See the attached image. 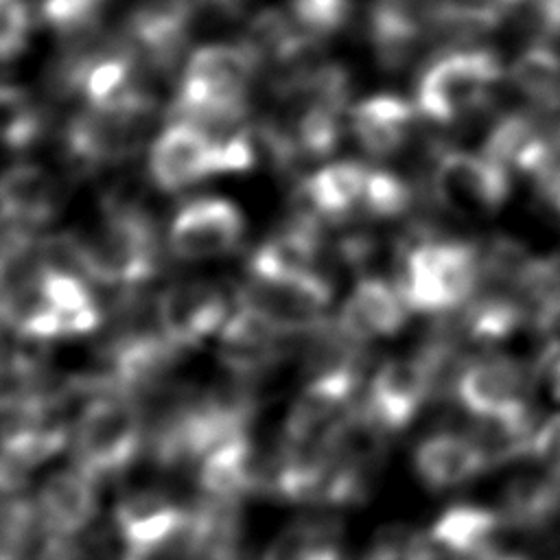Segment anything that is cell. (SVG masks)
<instances>
[{"label":"cell","instance_id":"6da1fadb","mask_svg":"<svg viewBox=\"0 0 560 560\" xmlns=\"http://www.w3.org/2000/svg\"><path fill=\"white\" fill-rule=\"evenodd\" d=\"M392 282L409 311L453 313L477 293L481 256L466 241L400 236L396 241Z\"/></svg>","mask_w":560,"mask_h":560},{"label":"cell","instance_id":"7a4b0ae2","mask_svg":"<svg viewBox=\"0 0 560 560\" xmlns=\"http://www.w3.org/2000/svg\"><path fill=\"white\" fill-rule=\"evenodd\" d=\"M155 118L158 98L147 94L109 105L85 103L68 120L63 153L79 173L122 164L140 153Z\"/></svg>","mask_w":560,"mask_h":560},{"label":"cell","instance_id":"3957f363","mask_svg":"<svg viewBox=\"0 0 560 560\" xmlns=\"http://www.w3.org/2000/svg\"><path fill=\"white\" fill-rule=\"evenodd\" d=\"M85 243L88 280L103 287L133 289L153 278L164 260L155 217L147 210L103 214Z\"/></svg>","mask_w":560,"mask_h":560},{"label":"cell","instance_id":"277c9868","mask_svg":"<svg viewBox=\"0 0 560 560\" xmlns=\"http://www.w3.org/2000/svg\"><path fill=\"white\" fill-rule=\"evenodd\" d=\"M147 442L138 402L120 392L92 396L70 433L72 459L94 481L122 472Z\"/></svg>","mask_w":560,"mask_h":560},{"label":"cell","instance_id":"5b68a950","mask_svg":"<svg viewBox=\"0 0 560 560\" xmlns=\"http://www.w3.org/2000/svg\"><path fill=\"white\" fill-rule=\"evenodd\" d=\"M501 74V61L486 48L448 50L422 70L416 107L429 120L457 122L488 105Z\"/></svg>","mask_w":560,"mask_h":560},{"label":"cell","instance_id":"8992f818","mask_svg":"<svg viewBox=\"0 0 560 560\" xmlns=\"http://www.w3.org/2000/svg\"><path fill=\"white\" fill-rule=\"evenodd\" d=\"M332 282L324 273H252L236 291V306L252 308L284 335L300 337L328 322Z\"/></svg>","mask_w":560,"mask_h":560},{"label":"cell","instance_id":"52a82bcc","mask_svg":"<svg viewBox=\"0 0 560 560\" xmlns=\"http://www.w3.org/2000/svg\"><path fill=\"white\" fill-rule=\"evenodd\" d=\"M429 199L459 219L497 212L510 195V171L486 153L442 151L427 179Z\"/></svg>","mask_w":560,"mask_h":560},{"label":"cell","instance_id":"ba28073f","mask_svg":"<svg viewBox=\"0 0 560 560\" xmlns=\"http://www.w3.org/2000/svg\"><path fill=\"white\" fill-rule=\"evenodd\" d=\"M260 68L258 59L241 42L199 46L184 63L171 103L203 105L247 101L249 88Z\"/></svg>","mask_w":560,"mask_h":560},{"label":"cell","instance_id":"9c48e42d","mask_svg":"<svg viewBox=\"0 0 560 560\" xmlns=\"http://www.w3.org/2000/svg\"><path fill=\"white\" fill-rule=\"evenodd\" d=\"M245 236V217L228 199L201 197L184 203L166 234V249L188 262L234 252Z\"/></svg>","mask_w":560,"mask_h":560},{"label":"cell","instance_id":"30bf717a","mask_svg":"<svg viewBox=\"0 0 560 560\" xmlns=\"http://www.w3.org/2000/svg\"><path fill=\"white\" fill-rule=\"evenodd\" d=\"M363 372H328L306 378L282 422L287 444H328L352 409Z\"/></svg>","mask_w":560,"mask_h":560},{"label":"cell","instance_id":"8fae6325","mask_svg":"<svg viewBox=\"0 0 560 560\" xmlns=\"http://www.w3.org/2000/svg\"><path fill=\"white\" fill-rule=\"evenodd\" d=\"M158 324L177 348L188 350L219 335L230 317L225 291L210 280H182L158 295Z\"/></svg>","mask_w":560,"mask_h":560},{"label":"cell","instance_id":"7c38bea8","mask_svg":"<svg viewBox=\"0 0 560 560\" xmlns=\"http://www.w3.org/2000/svg\"><path fill=\"white\" fill-rule=\"evenodd\" d=\"M433 396L429 370L418 352L385 359L372 374L365 411L387 433L402 431Z\"/></svg>","mask_w":560,"mask_h":560},{"label":"cell","instance_id":"4fadbf2b","mask_svg":"<svg viewBox=\"0 0 560 560\" xmlns=\"http://www.w3.org/2000/svg\"><path fill=\"white\" fill-rule=\"evenodd\" d=\"M287 339L291 335H284L260 313L236 306L219 330L217 359L232 378L252 381L282 361Z\"/></svg>","mask_w":560,"mask_h":560},{"label":"cell","instance_id":"5bb4252c","mask_svg":"<svg viewBox=\"0 0 560 560\" xmlns=\"http://www.w3.org/2000/svg\"><path fill=\"white\" fill-rule=\"evenodd\" d=\"M409 313L407 302L392 280L363 276L343 300L335 324L348 339L365 346L400 332Z\"/></svg>","mask_w":560,"mask_h":560},{"label":"cell","instance_id":"9a60e30c","mask_svg":"<svg viewBox=\"0 0 560 560\" xmlns=\"http://www.w3.org/2000/svg\"><path fill=\"white\" fill-rule=\"evenodd\" d=\"M219 173L210 140L186 122H168L149 149V177L166 190H184Z\"/></svg>","mask_w":560,"mask_h":560},{"label":"cell","instance_id":"2e32d148","mask_svg":"<svg viewBox=\"0 0 560 560\" xmlns=\"http://www.w3.org/2000/svg\"><path fill=\"white\" fill-rule=\"evenodd\" d=\"M267 472L269 459L243 433L221 442L197 464V483L206 497L241 503L243 497L267 490Z\"/></svg>","mask_w":560,"mask_h":560},{"label":"cell","instance_id":"e0dca14e","mask_svg":"<svg viewBox=\"0 0 560 560\" xmlns=\"http://www.w3.org/2000/svg\"><path fill=\"white\" fill-rule=\"evenodd\" d=\"M418 107L396 94H374L348 112L350 131L370 158H394L411 142L418 127Z\"/></svg>","mask_w":560,"mask_h":560},{"label":"cell","instance_id":"ac0fdd59","mask_svg":"<svg viewBox=\"0 0 560 560\" xmlns=\"http://www.w3.org/2000/svg\"><path fill=\"white\" fill-rule=\"evenodd\" d=\"M525 389L527 374L518 361L488 357L466 363L453 392L472 418H486L527 402Z\"/></svg>","mask_w":560,"mask_h":560},{"label":"cell","instance_id":"d6986e66","mask_svg":"<svg viewBox=\"0 0 560 560\" xmlns=\"http://www.w3.org/2000/svg\"><path fill=\"white\" fill-rule=\"evenodd\" d=\"M413 470L431 490L459 488L488 470V462L470 435L433 433L413 448Z\"/></svg>","mask_w":560,"mask_h":560},{"label":"cell","instance_id":"ffe728a7","mask_svg":"<svg viewBox=\"0 0 560 560\" xmlns=\"http://www.w3.org/2000/svg\"><path fill=\"white\" fill-rule=\"evenodd\" d=\"M96 481L83 470L63 468L44 479L37 492V508L50 534H77L98 514Z\"/></svg>","mask_w":560,"mask_h":560},{"label":"cell","instance_id":"44dd1931","mask_svg":"<svg viewBox=\"0 0 560 560\" xmlns=\"http://www.w3.org/2000/svg\"><path fill=\"white\" fill-rule=\"evenodd\" d=\"M2 221L31 230L48 223L63 206L59 179L37 164H15L2 177Z\"/></svg>","mask_w":560,"mask_h":560},{"label":"cell","instance_id":"7402d4cb","mask_svg":"<svg viewBox=\"0 0 560 560\" xmlns=\"http://www.w3.org/2000/svg\"><path fill=\"white\" fill-rule=\"evenodd\" d=\"M501 523V512L459 503L446 508L435 518L429 536L438 551L451 560H490Z\"/></svg>","mask_w":560,"mask_h":560},{"label":"cell","instance_id":"603a6c76","mask_svg":"<svg viewBox=\"0 0 560 560\" xmlns=\"http://www.w3.org/2000/svg\"><path fill=\"white\" fill-rule=\"evenodd\" d=\"M68 440L70 431L55 420L2 438L0 483L4 494H18L31 479L33 470L52 459Z\"/></svg>","mask_w":560,"mask_h":560},{"label":"cell","instance_id":"cb8c5ba5","mask_svg":"<svg viewBox=\"0 0 560 560\" xmlns=\"http://www.w3.org/2000/svg\"><path fill=\"white\" fill-rule=\"evenodd\" d=\"M560 512V477L518 475L514 477L501 499L503 523L514 527H540Z\"/></svg>","mask_w":560,"mask_h":560},{"label":"cell","instance_id":"d4e9b609","mask_svg":"<svg viewBox=\"0 0 560 560\" xmlns=\"http://www.w3.org/2000/svg\"><path fill=\"white\" fill-rule=\"evenodd\" d=\"M48 538L37 501L18 494L4 501L0 560H44Z\"/></svg>","mask_w":560,"mask_h":560},{"label":"cell","instance_id":"484cf974","mask_svg":"<svg viewBox=\"0 0 560 560\" xmlns=\"http://www.w3.org/2000/svg\"><path fill=\"white\" fill-rule=\"evenodd\" d=\"M512 83L516 90L545 112L560 109V52L549 46H532L523 50L512 68Z\"/></svg>","mask_w":560,"mask_h":560},{"label":"cell","instance_id":"4316f807","mask_svg":"<svg viewBox=\"0 0 560 560\" xmlns=\"http://www.w3.org/2000/svg\"><path fill=\"white\" fill-rule=\"evenodd\" d=\"M262 560H343V553L330 523L300 521L282 529L267 545Z\"/></svg>","mask_w":560,"mask_h":560},{"label":"cell","instance_id":"83f0119b","mask_svg":"<svg viewBox=\"0 0 560 560\" xmlns=\"http://www.w3.org/2000/svg\"><path fill=\"white\" fill-rule=\"evenodd\" d=\"M521 0H438L431 37L462 39L492 28Z\"/></svg>","mask_w":560,"mask_h":560},{"label":"cell","instance_id":"f1b7e54d","mask_svg":"<svg viewBox=\"0 0 560 560\" xmlns=\"http://www.w3.org/2000/svg\"><path fill=\"white\" fill-rule=\"evenodd\" d=\"M0 116H2L4 144L11 151H24L33 147L44 133V125H46L44 109L20 85L7 83L2 88Z\"/></svg>","mask_w":560,"mask_h":560},{"label":"cell","instance_id":"f546056e","mask_svg":"<svg viewBox=\"0 0 560 560\" xmlns=\"http://www.w3.org/2000/svg\"><path fill=\"white\" fill-rule=\"evenodd\" d=\"M416 203V192L409 182L387 168H372L363 199L361 217L368 219H398Z\"/></svg>","mask_w":560,"mask_h":560},{"label":"cell","instance_id":"4dcf8cb0","mask_svg":"<svg viewBox=\"0 0 560 560\" xmlns=\"http://www.w3.org/2000/svg\"><path fill=\"white\" fill-rule=\"evenodd\" d=\"M365 560H440V551L431 536L409 525H387L374 534Z\"/></svg>","mask_w":560,"mask_h":560},{"label":"cell","instance_id":"1f68e13d","mask_svg":"<svg viewBox=\"0 0 560 560\" xmlns=\"http://www.w3.org/2000/svg\"><path fill=\"white\" fill-rule=\"evenodd\" d=\"M287 9L302 35L319 44L343 28L352 13L350 0H289Z\"/></svg>","mask_w":560,"mask_h":560},{"label":"cell","instance_id":"d6a6232c","mask_svg":"<svg viewBox=\"0 0 560 560\" xmlns=\"http://www.w3.org/2000/svg\"><path fill=\"white\" fill-rule=\"evenodd\" d=\"M33 28L31 7L24 0H2L0 4V50L4 63L13 61L28 44Z\"/></svg>","mask_w":560,"mask_h":560},{"label":"cell","instance_id":"836d02e7","mask_svg":"<svg viewBox=\"0 0 560 560\" xmlns=\"http://www.w3.org/2000/svg\"><path fill=\"white\" fill-rule=\"evenodd\" d=\"M532 455L547 468V472L560 477V411L549 416L534 433Z\"/></svg>","mask_w":560,"mask_h":560},{"label":"cell","instance_id":"e575fe53","mask_svg":"<svg viewBox=\"0 0 560 560\" xmlns=\"http://www.w3.org/2000/svg\"><path fill=\"white\" fill-rule=\"evenodd\" d=\"M532 182L538 197L560 214V155H556V151L553 158L532 175Z\"/></svg>","mask_w":560,"mask_h":560},{"label":"cell","instance_id":"d590c367","mask_svg":"<svg viewBox=\"0 0 560 560\" xmlns=\"http://www.w3.org/2000/svg\"><path fill=\"white\" fill-rule=\"evenodd\" d=\"M536 376H540L553 400H560V339H553L545 346L536 361Z\"/></svg>","mask_w":560,"mask_h":560},{"label":"cell","instance_id":"8d00e7d4","mask_svg":"<svg viewBox=\"0 0 560 560\" xmlns=\"http://www.w3.org/2000/svg\"><path fill=\"white\" fill-rule=\"evenodd\" d=\"M540 13L547 28L560 33V0H540Z\"/></svg>","mask_w":560,"mask_h":560},{"label":"cell","instance_id":"74e56055","mask_svg":"<svg viewBox=\"0 0 560 560\" xmlns=\"http://www.w3.org/2000/svg\"><path fill=\"white\" fill-rule=\"evenodd\" d=\"M212 4H217L221 11H238V9H243V4L247 2V0H210Z\"/></svg>","mask_w":560,"mask_h":560},{"label":"cell","instance_id":"f35d334b","mask_svg":"<svg viewBox=\"0 0 560 560\" xmlns=\"http://www.w3.org/2000/svg\"><path fill=\"white\" fill-rule=\"evenodd\" d=\"M490 560H525V558L523 556H497L494 553Z\"/></svg>","mask_w":560,"mask_h":560}]
</instances>
